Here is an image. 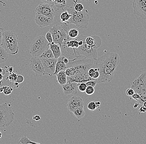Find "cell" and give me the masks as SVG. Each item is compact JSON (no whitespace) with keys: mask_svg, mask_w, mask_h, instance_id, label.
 Returning a JSON list of instances; mask_svg holds the SVG:
<instances>
[{"mask_svg":"<svg viewBox=\"0 0 146 144\" xmlns=\"http://www.w3.org/2000/svg\"><path fill=\"white\" fill-rule=\"evenodd\" d=\"M119 60L118 54L111 52L98 58L96 67L98 69L100 74L98 83L110 82L113 79Z\"/></svg>","mask_w":146,"mask_h":144,"instance_id":"obj_1","label":"cell"},{"mask_svg":"<svg viewBox=\"0 0 146 144\" xmlns=\"http://www.w3.org/2000/svg\"><path fill=\"white\" fill-rule=\"evenodd\" d=\"M67 11L71 14L68 21V24H74L82 29H86L88 27L90 16L87 10L84 9L82 11L77 12L74 9V7L67 8Z\"/></svg>","mask_w":146,"mask_h":144,"instance_id":"obj_2","label":"cell"},{"mask_svg":"<svg viewBox=\"0 0 146 144\" xmlns=\"http://www.w3.org/2000/svg\"><path fill=\"white\" fill-rule=\"evenodd\" d=\"M9 54L15 55L19 51L18 37L12 31H5L3 33L1 45Z\"/></svg>","mask_w":146,"mask_h":144,"instance_id":"obj_3","label":"cell"},{"mask_svg":"<svg viewBox=\"0 0 146 144\" xmlns=\"http://www.w3.org/2000/svg\"><path fill=\"white\" fill-rule=\"evenodd\" d=\"M15 120V114L11 103L0 105V127H8Z\"/></svg>","mask_w":146,"mask_h":144,"instance_id":"obj_4","label":"cell"},{"mask_svg":"<svg viewBox=\"0 0 146 144\" xmlns=\"http://www.w3.org/2000/svg\"><path fill=\"white\" fill-rule=\"evenodd\" d=\"M69 29L68 25H59L56 24L50 28L49 32L52 34L54 43L58 44L60 46L65 41L68 40L70 37L68 35Z\"/></svg>","mask_w":146,"mask_h":144,"instance_id":"obj_5","label":"cell"},{"mask_svg":"<svg viewBox=\"0 0 146 144\" xmlns=\"http://www.w3.org/2000/svg\"><path fill=\"white\" fill-rule=\"evenodd\" d=\"M50 47V44L45 37L42 35L36 37L32 42L30 53L33 57H40Z\"/></svg>","mask_w":146,"mask_h":144,"instance_id":"obj_6","label":"cell"},{"mask_svg":"<svg viewBox=\"0 0 146 144\" xmlns=\"http://www.w3.org/2000/svg\"><path fill=\"white\" fill-rule=\"evenodd\" d=\"M72 50L75 57L82 56L93 60H97V49L92 48L87 45L86 40L82 45Z\"/></svg>","mask_w":146,"mask_h":144,"instance_id":"obj_7","label":"cell"},{"mask_svg":"<svg viewBox=\"0 0 146 144\" xmlns=\"http://www.w3.org/2000/svg\"><path fill=\"white\" fill-rule=\"evenodd\" d=\"M135 93L146 96V72H143L133 82L131 88Z\"/></svg>","mask_w":146,"mask_h":144,"instance_id":"obj_8","label":"cell"},{"mask_svg":"<svg viewBox=\"0 0 146 144\" xmlns=\"http://www.w3.org/2000/svg\"><path fill=\"white\" fill-rule=\"evenodd\" d=\"M134 14L146 20V0H132Z\"/></svg>","mask_w":146,"mask_h":144,"instance_id":"obj_9","label":"cell"},{"mask_svg":"<svg viewBox=\"0 0 146 144\" xmlns=\"http://www.w3.org/2000/svg\"><path fill=\"white\" fill-rule=\"evenodd\" d=\"M35 13L43 15L54 20L55 16V11L53 5L47 3H40L35 10Z\"/></svg>","mask_w":146,"mask_h":144,"instance_id":"obj_10","label":"cell"},{"mask_svg":"<svg viewBox=\"0 0 146 144\" xmlns=\"http://www.w3.org/2000/svg\"><path fill=\"white\" fill-rule=\"evenodd\" d=\"M30 67L35 73L36 77L44 75L43 65L40 57H33L30 60Z\"/></svg>","mask_w":146,"mask_h":144,"instance_id":"obj_11","label":"cell"},{"mask_svg":"<svg viewBox=\"0 0 146 144\" xmlns=\"http://www.w3.org/2000/svg\"><path fill=\"white\" fill-rule=\"evenodd\" d=\"M40 58L44 68V75L52 76L55 71L56 64L57 59L54 58L47 59L40 57Z\"/></svg>","mask_w":146,"mask_h":144,"instance_id":"obj_12","label":"cell"},{"mask_svg":"<svg viewBox=\"0 0 146 144\" xmlns=\"http://www.w3.org/2000/svg\"><path fill=\"white\" fill-rule=\"evenodd\" d=\"M91 80H95L89 76L88 72H80L73 76H67V82H76L80 84L86 83Z\"/></svg>","mask_w":146,"mask_h":144,"instance_id":"obj_13","label":"cell"},{"mask_svg":"<svg viewBox=\"0 0 146 144\" xmlns=\"http://www.w3.org/2000/svg\"><path fill=\"white\" fill-rule=\"evenodd\" d=\"M84 103L83 99L78 96H74L71 97L68 100L67 105V109L70 112L73 111L77 108L84 107Z\"/></svg>","mask_w":146,"mask_h":144,"instance_id":"obj_14","label":"cell"},{"mask_svg":"<svg viewBox=\"0 0 146 144\" xmlns=\"http://www.w3.org/2000/svg\"><path fill=\"white\" fill-rule=\"evenodd\" d=\"M53 20L43 15L37 13H35V23L40 28H43L51 25L53 23Z\"/></svg>","mask_w":146,"mask_h":144,"instance_id":"obj_15","label":"cell"},{"mask_svg":"<svg viewBox=\"0 0 146 144\" xmlns=\"http://www.w3.org/2000/svg\"><path fill=\"white\" fill-rule=\"evenodd\" d=\"M79 84L76 82H67L65 84L63 85L62 87L64 94L65 95L71 94H76L77 88Z\"/></svg>","mask_w":146,"mask_h":144,"instance_id":"obj_16","label":"cell"},{"mask_svg":"<svg viewBox=\"0 0 146 144\" xmlns=\"http://www.w3.org/2000/svg\"><path fill=\"white\" fill-rule=\"evenodd\" d=\"M86 42L88 46L94 49H97L101 45L102 40L98 35H94L91 37H86Z\"/></svg>","mask_w":146,"mask_h":144,"instance_id":"obj_17","label":"cell"},{"mask_svg":"<svg viewBox=\"0 0 146 144\" xmlns=\"http://www.w3.org/2000/svg\"><path fill=\"white\" fill-rule=\"evenodd\" d=\"M64 57V56H61L57 59V62L56 64L55 71L54 74V75H56L60 71H65L67 68L66 65L63 61Z\"/></svg>","mask_w":146,"mask_h":144,"instance_id":"obj_18","label":"cell"},{"mask_svg":"<svg viewBox=\"0 0 146 144\" xmlns=\"http://www.w3.org/2000/svg\"><path fill=\"white\" fill-rule=\"evenodd\" d=\"M50 49L52 52L54 58L57 59L62 56L61 46L59 44L54 43V42H53L52 43L50 44Z\"/></svg>","mask_w":146,"mask_h":144,"instance_id":"obj_19","label":"cell"},{"mask_svg":"<svg viewBox=\"0 0 146 144\" xmlns=\"http://www.w3.org/2000/svg\"><path fill=\"white\" fill-rule=\"evenodd\" d=\"M56 76L57 82L60 85H63L67 83V76L65 74V71H60Z\"/></svg>","mask_w":146,"mask_h":144,"instance_id":"obj_20","label":"cell"},{"mask_svg":"<svg viewBox=\"0 0 146 144\" xmlns=\"http://www.w3.org/2000/svg\"><path fill=\"white\" fill-rule=\"evenodd\" d=\"M9 58V54L0 45V64L5 62Z\"/></svg>","mask_w":146,"mask_h":144,"instance_id":"obj_21","label":"cell"},{"mask_svg":"<svg viewBox=\"0 0 146 144\" xmlns=\"http://www.w3.org/2000/svg\"><path fill=\"white\" fill-rule=\"evenodd\" d=\"M71 17V14L68 11H65L60 15V20L61 22L66 25H68V22Z\"/></svg>","mask_w":146,"mask_h":144,"instance_id":"obj_22","label":"cell"},{"mask_svg":"<svg viewBox=\"0 0 146 144\" xmlns=\"http://www.w3.org/2000/svg\"><path fill=\"white\" fill-rule=\"evenodd\" d=\"M74 115L78 118H82L84 116L85 112L84 107H80L76 108L72 112Z\"/></svg>","mask_w":146,"mask_h":144,"instance_id":"obj_23","label":"cell"},{"mask_svg":"<svg viewBox=\"0 0 146 144\" xmlns=\"http://www.w3.org/2000/svg\"><path fill=\"white\" fill-rule=\"evenodd\" d=\"M40 57L41 58H47V59L54 58L53 53L50 48L44 52Z\"/></svg>","mask_w":146,"mask_h":144,"instance_id":"obj_24","label":"cell"},{"mask_svg":"<svg viewBox=\"0 0 146 144\" xmlns=\"http://www.w3.org/2000/svg\"><path fill=\"white\" fill-rule=\"evenodd\" d=\"M19 143L21 144H39V143H35V142H33L31 140H30L26 136L24 135L21 137V139L19 140Z\"/></svg>","mask_w":146,"mask_h":144,"instance_id":"obj_25","label":"cell"},{"mask_svg":"<svg viewBox=\"0 0 146 144\" xmlns=\"http://www.w3.org/2000/svg\"><path fill=\"white\" fill-rule=\"evenodd\" d=\"M79 32L78 30L75 28L69 29L68 31V35L70 38L74 39L78 37Z\"/></svg>","mask_w":146,"mask_h":144,"instance_id":"obj_26","label":"cell"},{"mask_svg":"<svg viewBox=\"0 0 146 144\" xmlns=\"http://www.w3.org/2000/svg\"><path fill=\"white\" fill-rule=\"evenodd\" d=\"M54 4L58 9H63L66 5V0H55Z\"/></svg>","mask_w":146,"mask_h":144,"instance_id":"obj_27","label":"cell"},{"mask_svg":"<svg viewBox=\"0 0 146 144\" xmlns=\"http://www.w3.org/2000/svg\"><path fill=\"white\" fill-rule=\"evenodd\" d=\"M65 74L67 76H72L76 74V70L74 67L72 66H70V67H67L66 70H65Z\"/></svg>","mask_w":146,"mask_h":144,"instance_id":"obj_28","label":"cell"},{"mask_svg":"<svg viewBox=\"0 0 146 144\" xmlns=\"http://www.w3.org/2000/svg\"><path fill=\"white\" fill-rule=\"evenodd\" d=\"M74 2L75 4L74 5V9L77 12L82 11L84 9V6L82 3H78L77 1H73Z\"/></svg>","mask_w":146,"mask_h":144,"instance_id":"obj_29","label":"cell"},{"mask_svg":"<svg viewBox=\"0 0 146 144\" xmlns=\"http://www.w3.org/2000/svg\"><path fill=\"white\" fill-rule=\"evenodd\" d=\"M87 107L89 111H95L97 108L95 102H94V101H92V102L88 103Z\"/></svg>","mask_w":146,"mask_h":144,"instance_id":"obj_30","label":"cell"},{"mask_svg":"<svg viewBox=\"0 0 146 144\" xmlns=\"http://www.w3.org/2000/svg\"><path fill=\"white\" fill-rule=\"evenodd\" d=\"M3 92L5 95H9L13 90V88L10 86H3Z\"/></svg>","mask_w":146,"mask_h":144,"instance_id":"obj_31","label":"cell"},{"mask_svg":"<svg viewBox=\"0 0 146 144\" xmlns=\"http://www.w3.org/2000/svg\"><path fill=\"white\" fill-rule=\"evenodd\" d=\"M98 70L97 68H91L88 71V74L89 76L94 79V76L95 75L96 72Z\"/></svg>","mask_w":146,"mask_h":144,"instance_id":"obj_32","label":"cell"},{"mask_svg":"<svg viewBox=\"0 0 146 144\" xmlns=\"http://www.w3.org/2000/svg\"><path fill=\"white\" fill-rule=\"evenodd\" d=\"M86 93L88 95H91L93 94L95 92V89L94 87L91 86H88L85 91Z\"/></svg>","mask_w":146,"mask_h":144,"instance_id":"obj_33","label":"cell"},{"mask_svg":"<svg viewBox=\"0 0 146 144\" xmlns=\"http://www.w3.org/2000/svg\"><path fill=\"white\" fill-rule=\"evenodd\" d=\"M18 75L14 73H11L8 77V79L11 82H15L17 79Z\"/></svg>","mask_w":146,"mask_h":144,"instance_id":"obj_34","label":"cell"},{"mask_svg":"<svg viewBox=\"0 0 146 144\" xmlns=\"http://www.w3.org/2000/svg\"><path fill=\"white\" fill-rule=\"evenodd\" d=\"M87 87V86L85 83H82L79 84L78 88L80 92H85Z\"/></svg>","mask_w":146,"mask_h":144,"instance_id":"obj_35","label":"cell"},{"mask_svg":"<svg viewBox=\"0 0 146 144\" xmlns=\"http://www.w3.org/2000/svg\"><path fill=\"white\" fill-rule=\"evenodd\" d=\"M45 38L49 44L52 43V42H54L52 34L50 32H48L46 33V35Z\"/></svg>","mask_w":146,"mask_h":144,"instance_id":"obj_36","label":"cell"},{"mask_svg":"<svg viewBox=\"0 0 146 144\" xmlns=\"http://www.w3.org/2000/svg\"><path fill=\"white\" fill-rule=\"evenodd\" d=\"M85 83L87 86H91L94 88L96 85L98 83V82L96 80H91L86 82Z\"/></svg>","mask_w":146,"mask_h":144,"instance_id":"obj_37","label":"cell"},{"mask_svg":"<svg viewBox=\"0 0 146 144\" xmlns=\"http://www.w3.org/2000/svg\"><path fill=\"white\" fill-rule=\"evenodd\" d=\"M135 93V91L132 88H128L126 91V94L128 96H132Z\"/></svg>","mask_w":146,"mask_h":144,"instance_id":"obj_38","label":"cell"},{"mask_svg":"<svg viewBox=\"0 0 146 144\" xmlns=\"http://www.w3.org/2000/svg\"><path fill=\"white\" fill-rule=\"evenodd\" d=\"M24 78L23 76L22 75L19 74L18 75L17 79L15 82L19 84L22 83L24 82Z\"/></svg>","mask_w":146,"mask_h":144,"instance_id":"obj_39","label":"cell"},{"mask_svg":"<svg viewBox=\"0 0 146 144\" xmlns=\"http://www.w3.org/2000/svg\"><path fill=\"white\" fill-rule=\"evenodd\" d=\"M141 95L138 93H135L132 96V98L134 100L138 101L140 98Z\"/></svg>","mask_w":146,"mask_h":144,"instance_id":"obj_40","label":"cell"},{"mask_svg":"<svg viewBox=\"0 0 146 144\" xmlns=\"http://www.w3.org/2000/svg\"><path fill=\"white\" fill-rule=\"evenodd\" d=\"M4 32V28H0V45H1L3 36V33Z\"/></svg>","mask_w":146,"mask_h":144,"instance_id":"obj_41","label":"cell"},{"mask_svg":"<svg viewBox=\"0 0 146 144\" xmlns=\"http://www.w3.org/2000/svg\"><path fill=\"white\" fill-rule=\"evenodd\" d=\"M146 111V108L142 106V107L140 108L139 110V112L140 113H145Z\"/></svg>","mask_w":146,"mask_h":144,"instance_id":"obj_42","label":"cell"},{"mask_svg":"<svg viewBox=\"0 0 146 144\" xmlns=\"http://www.w3.org/2000/svg\"><path fill=\"white\" fill-rule=\"evenodd\" d=\"M40 117L39 115H36L35 116L33 117V119L36 121H39L40 120Z\"/></svg>","mask_w":146,"mask_h":144,"instance_id":"obj_43","label":"cell"},{"mask_svg":"<svg viewBox=\"0 0 146 144\" xmlns=\"http://www.w3.org/2000/svg\"><path fill=\"white\" fill-rule=\"evenodd\" d=\"M69 60L68 59V58H66V57L65 56L64 57L63 59V61L66 64H68V62H69Z\"/></svg>","mask_w":146,"mask_h":144,"instance_id":"obj_44","label":"cell"},{"mask_svg":"<svg viewBox=\"0 0 146 144\" xmlns=\"http://www.w3.org/2000/svg\"><path fill=\"white\" fill-rule=\"evenodd\" d=\"M6 73V71L4 69H3L2 68H0V74L4 75V74Z\"/></svg>","mask_w":146,"mask_h":144,"instance_id":"obj_45","label":"cell"},{"mask_svg":"<svg viewBox=\"0 0 146 144\" xmlns=\"http://www.w3.org/2000/svg\"><path fill=\"white\" fill-rule=\"evenodd\" d=\"M19 83L17 82H15L13 86L14 87V88H18L19 86Z\"/></svg>","mask_w":146,"mask_h":144,"instance_id":"obj_46","label":"cell"},{"mask_svg":"<svg viewBox=\"0 0 146 144\" xmlns=\"http://www.w3.org/2000/svg\"><path fill=\"white\" fill-rule=\"evenodd\" d=\"M8 72H10V73H11L13 72V67H9V69H8Z\"/></svg>","mask_w":146,"mask_h":144,"instance_id":"obj_47","label":"cell"},{"mask_svg":"<svg viewBox=\"0 0 146 144\" xmlns=\"http://www.w3.org/2000/svg\"><path fill=\"white\" fill-rule=\"evenodd\" d=\"M3 74H0V85H1V84L2 83V80L3 79Z\"/></svg>","mask_w":146,"mask_h":144,"instance_id":"obj_48","label":"cell"},{"mask_svg":"<svg viewBox=\"0 0 146 144\" xmlns=\"http://www.w3.org/2000/svg\"><path fill=\"white\" fill-rule=\"evenodd\" d=\"M95 103L96 104V105L97 108H98L100 107V104H101V103H100V102H95Z\"/></svg>","mask_w":146,"mask_h":144,"instance_id":"obj_49","label":"cell"},{"mask_svg":"<svg viewBox=\"0 0 146 144\" xmlns=\"http://www.w3.org/2000/svg\"><path fill=\"white\" fill-rule=\"evenodd\" d=\"M139 102H137L136 103H135V105H134V108H137L138 106H139Z\"/></svg>","mask_w":146,"mask_h":144,"instance_id":"obj_50","label":"cell"},{"mask_svg":"<svg viewBox=\"0 0 146 144\" xmlns=\"http://www.w3.org/2000/svg\"><path fill=\"white\" fill-rule=\"evenodd\" d=\"M2 92H3V87L0 88V93Z\"/></svg>","mask_w":146,"mask_h":144,"instance_id":"obj_51","label":"cell"},{"mask_svg":"<svg viewBox=\"0 0 146 144\" xmlns=\"http://www.w3.org/2000/svg\"><path fill=\"white\" fill-rule=\"evenodd\" d=\"M81 1H89V0H80Z\"/></svg>","mask_w":146,"mask_h":144,"instance_id":"obj_52","label":"cell"},{"mask_svg":"<svg viewBox=\"0 0 146 144\" xmlns=\"http://www.w3.org/2000/svg\"><path fill=\"white\" fill-rule=\"evenodd\" d=\"M2 133H1V131H0V138H1V137H2Z\"/></svg>","mask_w":146,"mask_h":144,"instance_id":"obj_53","label":"cell"}]
</instances>
